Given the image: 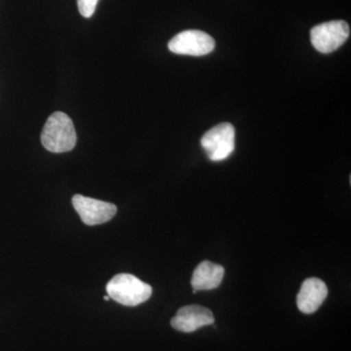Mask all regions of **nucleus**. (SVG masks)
Instances as JSON below:
<instances>
[{
  "label": "nucleus",
  "mask_w": 351,
  "mask_h": 351,
  "mask_svg": "<svg viewBox=\"0 0 351 351\" xmlns=\"http://www.w3.org/2000/svg\"><path fill=\"white\" fill-rule=\"evenodd\" d=\"M76 132L73 120L64 112L53 113L41 133V143L50 152L63 154L73 151L76 145Z\"/></svg>",
  "instance_id": "1"
},
{
  "label": "nucleus",
  "mask_w": 351,
  "mask_h": 351,
  "mask_svg": "<svg viewBox=\"0 0 351 351\" xmlns=\"http://www.w3.org/2000/svg\"><path fill=\"white\" fill-rule=\"evenodd\" d=\"M107 293L110 300L122 306H137L152 297V288L132 274H120L108 283Z\"/></svg>",
  "instance_id": "2"
},
{
  "label": "nucleus",
  "mask_w": 351,
  "mask_h": 351,
  "mask_svg": "<svg viewBox=\"0 0 351 351\" xmlns=\"http://www.w3.org/2000/svg\"><path fill=\"white\" fill-rule=\"evenodd\" d=\"M350 25L346 21H330L313 27L311 40L318 52L329 54L339 49L350 38Z\"/></svg>",
  "instance_id": "3"
},
{
  "label": "nucleus",
  "mask_w": 351,
  "mask_h": 351,
  "mask_svg": "<svg viewBox=\"0 0 351 351\" xmlns=\"http://www.w3.org/2000/svg\"><path fill=\"white\" fill-rule=\"evenodd\" d=\"M201 145L212 161L225 160L235 149L234 127L230 123L215 126L204 134Z\"/></svg>",
  "instance_id": "4"
},
{
  "label": "nucleus",
  "mask_w": 351,
  "mask_h": 351,
  "mask_svg": "<svg viewBox=\"0 0 351 351\" xmlns=\"http://www.w3.org/2000/svg\"><path fill=\"white\" fill-rule=\"evenodd\" d=\"M214 38L197 29H189L178 34L168 43L171 52L188 56H204L215 49Z\"/></svg>",
  "instance_id": "5"
},
{
  "label": "nucleus",
  "mask_w": 351,
  "mask_h": 351,
  "mask_svg": "<svg viewBox=\"0 0 351 351\" xmlns=\"http://www.w3.org/2000/svg\"><path fill=\"white\" fill-rule=\"evenodd\" d=\"M73 205L83 223L87 226L107 223L117 212V206L112 203L94 199L82 195L73 196Z\"/></svg>",
  "instance_id": "6"
},
{
  "label": "nucleus",
  "mask_w": 351,
  "mask_h": 351,
  "mask_svg": "<svg viewBox=\"0 0 351 351\" xmlns=\"http://www.w3.org/2000/svg\"><path fill=\"white\" fill-rule=\"evenodd\" d=\"M215 322L213 313L206 307L191 304L180 308L171 320V326L182 332H195Z\"/></svg>",
  "instance_id": "7"
},
{
  "label": "nucleus",
  "mask_w": 351,
  "mask_h": 351,
  "mask_svg": "<svg viewBox=\"0 0 351 351\" xmlns=\"http://www.w3.org/2000/svg\"><path fill=\"white\" fill-rule=\"evenodd\" d=\"M328 295V288L324 281L318 278H308L304 281L297 297V306L301 313H315L324 302Z\"/></svg>",
  "instance_id": "8"
},
{
  "label": "nucleus",
  "mask_w": 351,
  "mask_h": 351,
  "mask_svg": "<svg viewBox=\"0 0 351 351\" xmlns=\"http://www.w3.org/2000/svg\"><path fill=\"white\" fill-rule=\"evenodd\" d=\"M225 276V269L218 263L204 261L199 263L191 277L193 294L197 291L214 290L221 285Z\"/></svg>",
  "instance_id": "9"
},
{
  "label": "nucleus",
  "mask_w": 351,
  "mask_h": 351,
  "mask_svg": "<svg viewBox=\"0 0 351 351\" xmlns=\"http://www.w3.org/2000/svg\"><path fill=\"white\" fill-rule=\"evenodd\" d=\"M99 0H77L78 10L84 18H90L93 16Z\"/></svg>",
  "instance_id": "10"
},
{
  "label": "nucleus",
  "mask_w": 351,
  "mask_h": 351,
  "mask_svg": "<svg viewBox=\"0 0 351 351\" xmlns=\"http://www.w3.org/2000/svg\"><path fill=\"white\" fill-rule=\"evenodd\" d=\"M104 300H105V301H110V298L108 297V295H106V297H104Z\"/></svg>",
  "instance_id": "11"
}]
</instances>
